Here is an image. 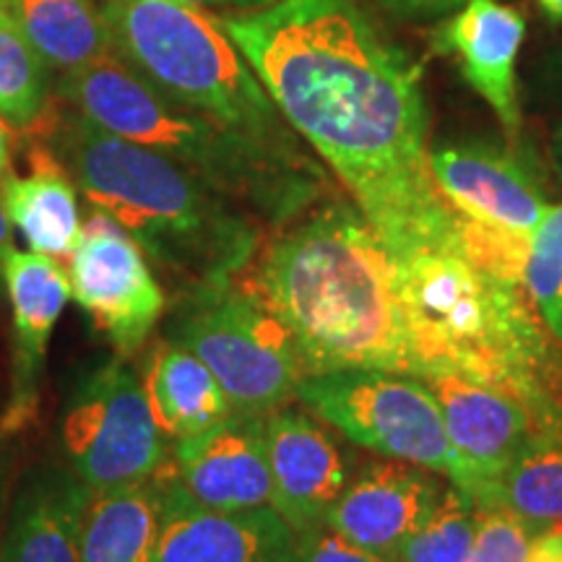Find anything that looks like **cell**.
I'll return each mask as SVG.
<instances>
[{
  "mask_svg": "<svg viewBox=\"0 0 562 562\" xmlns=\"http://www.w3.org/2000/svg\"><path fill=\"white\" fill-rule=\"evenodd\" d=\"M60 94L91 123L172 159L224 199L271 220H286L315 199L318 170L300 151L182 108L115 55L66 70Z\"/></svg>",
  "mask_w": 562,
  "mask_h": 562,
  "instance_id": "5",
  "label": "cell"
},
{
  "mask_svg": "<svg viewBox=\"0 0 562 562\" xmlns=\"http://www.w3.org/2000/svg\"><path fill=\"white\" fill-rule=\"evenodd\" d=\"M3 281L11 305V393L0 432L16 435L40 412L47 349L70 300V284L55 258L16 248L5 258Z\"/></svg>",
  "mask_w": 562,
  "mask_h": 562,
  "instance_id": "13",
  "label": "cell"
},
{
  "mask_svg": "<svg viewBox=\"0 0 562 562\" xmlns=\"http://www.w3.org/2000/svg\"><path fill=\"white\" fill-rule=\"evenodd\" d=\"M438 402L448 438L461 461L459 490L476 508H490L503 474L539 427L560 422L544 417L529 404L490 385L459 375H435L422 381Z\"/></svg>",
  "mask_w": 562,
  "mask_h": 562,
  "instance_id": "11",
  "label": "cell"
},
{
  "mask_svg": "<svg viewBox=\"0 0 562 562\" xmlns=\"http://www.w3.org/2000/svg\"><path fill=\"white\" fill-rule=\"evenodd\" d=\"M13 229L30 250L70 258L81 237V211L76 188L47 151H34V170L26 178H9L0 186Z\"/></svg>",
  "mask_w": 562,
  "mask_h": 562,
  "instance_id": "21",
  "label": "cell"
},
{
  "mask_svg": "<svg viewBox=\"0 0 562 562\" xmlns=\"http://www.w3.org/2000/svg\"><path fill=\"white\" fill-rule=\"evenodd\" d=\"M558 149H560V157H562V133H560V138H558Z\"/></svg>",
  "mask_w": 562,
  "mask_h": 562,
  "instance_id": "36",
  "label": "cell"
},
{
  "mask_svg": "<svg viewBox=\"0 0 562 562\" xmlns=\"http://www.w3.org/2000/svg\"><path fill=\"white\" fill-rule=\"evenodd\" d=\"M68 284L70 300L91 315L123 360L144 349L167 311L149 258L128 232L100 211L83 224L70 252Z\"/></svg>",
  "mask_w": 562,
  "mask_h": 562,
  "instance_id": "10",
  "label": "cell"
},
{
  "mask_svg": "<svg viewBox=\"0 0 562 562\" xmlns=\"http://www.w3.org/2000/svg\"><path fill=\"white\" fill-rule=\"evenodd\" d=\"M63 451L91 492L151 480L170 459V438L123 357L91 372L74 396L63 419Z\"/></svg>",
  "mask_w": 562,
  "mask_h": 562,
  "instance_id": "9",
  "label": "cell"
},
{
  "mask_svg": "<svg viewBox=\"0 0 562 562\" xmlns=\"http://www.w3.org/2000/svg\"><path fill=\"white\" fill-rule=\"evenodd\" d=\"M144 389L154 417L170 440L199 435L235 412L214 372L191 349L170 339L151 349Z\"/></svg>",
  "mask_w": 562,
  "mask_h": 562,
  "instance_id": "20",
  "label": "cell"
},
{
  "mask_svg": "<svg viewBox=\"0 0 562 562\" xmlns=\"http://www.w3.org/2000/svg\"><path fill=\"white\" fill-rule=\"evenodd\" d=\"M442 495L430 469L385 459L351 476L326 526L364 550L396 560L398 547L427 521Z\"/></svg>",
  "mask_w": 562,
  "mask_h": 562,
  "instance_id": "17",
  "label": "cell"
},
{
  "mask_svg": "<svg viewBox=\"0 0 562 562\" xmlns=\"http://www.w3.org/2000/svg\"><path fill=\"white\" fill-rule=\"evenodd\" d=\"M102 11L115 53L161 94L266 144L300 151L290 123L220 19L172 0H108Z\"/></svg>",
  "mask_w": 562,
  "mask_h": 562,
  "instance_id": "6",
  "label": "cell"
},
{
  "mask_svg": "<svg viewBox=\"0 0 562 562\" xmlns=\"http://www.w3.org/2000/svg\"><path fill=\"white\" fill-rule=\"evenodd\" d=\"M430 170L442 199L459 216L516 235H533L550 203L529 170L487 144L430 149Z\"/></svg>",
  "mask_w": 562,
  "mask_h": 562,
  "instance_id": "16",
  "label": "cell"
},
{
  "mask_svg": "<svg viewBox=\"0 0 562 562\" xmlns=\"http://www.w3.org/2000/svg\"><path fill=\"white\" fill-rule=\"evenodd\" d=\"M50 66L0 11V117L11 128H32L47 108Z\"/></svg>",
  "mask_w": 562,
  "mask_h": 562,
  "instance_id": "25",
  "label": "cell"
},
{
  "mask_svg": "<svg viewBox=\"0 0 562 562\" xmlns=\"http://www.w3.org/2000/svg\"><path fill=\"white\" fill-rule=\"evenodd\" d=\"M220 21L396 261L461 250L430 170L419 68L357 0H277Z\"/></svg>",
  "mask_w": 562,
  "mask_h": 562,
  "instance_id": "1",
  "label": "cell"
},
{
  "mask_svg": "<svg viewBox=\"0 0 562 562\" xmlns=\"http://www.w3.org/2000/svg\"><path fill=\"white\" fill-rule=\"evenodd\" d=\"M396 266L427 378H467L544 417H562L552 398L547 326L526 286L480 271L463 250L425 252Z\"/></svg>",
  "mask_w": 562,
  "mask_h": 562,
  "instance_id": "4",
  "label": "cell"
},
{
  "mask_svg": "<svg viewBox=\"0 0 562 562\" xmlns=\"http://www.w3.org/2000/svg\"><path fill=\"white\" fill-rule=\"evenodd\" d=\"M252 286L290 328L307 375H430L412 334L396 258L357 206L328 203L279 235Z\"/></svg>",
  "mask_w": 562,
  "mask_h": 562,
  "instance_id": "2",
  "label": "cell"
},
{
  "mask_svg": "<svg viewBox=\"0 0 562 562\" xmlns=\"http://www.w3.org/2000/svg\"><path fill=\"white\" fill-rule=\"evenodd\" d=\"M469 0H381V5L398 19H435L461 9Z\"/></svg>",
  "mask_w": 562,
  "mask_h": 562,
  "instance_id": "30",
  "label": "cell"
},
{
  "mask_svg": "<svg viewBox=\"0 0 562 562\" xmlns=\"http://www.w3.org/2000/svg\"><path fill=\"white\" fill-rule=\"evenodd\" d=\"M13 250V224L9 220V211H5L3 193H0V294H5V281H3V263Z\"/></svg>",
  "mask_w": 562,
  "mask_h": 562,
  "instance_id": "31",
  "label": "cell"
},
{
  "mask_svg": "<svg viewBox=\"0 0 562 562\" xmlns=\"http://www.w3.org/2000/svg\"><path fill=\"white\" fill-rule=\"evenodd\" d=\"M266 442L271 463V508L305 531L326 524L349 484V461L328 425L292 406L266 414Z\"/></svg>",
  "mask_w": 562,
  "mask_h": 562,
  "instance_id": "15",
  "label": "cell"
},
{
  "mask_svg": "<svg viewBox=\"0 0 562 562\" xmlns=\"http://www.w3.org/2000/svg\"><path fill=\"white\" fill-rule=\"evenodd\" d=\"M161 521V484L151 480L91 492L81 531V562H151Z\"/></svg>",
  "mask_w": 562,
  "mask_h": 562,
  "instance_id": "23",
  "label": "cell"
},
{
  "mask_svg": "<svg viewBox=\"0 0 562 562\" xmlns=\"http://www.w3.org/2000/svg\"><path fill=\"white\" fill-rule=\"evenodd\" d=\"M9 472H11V459H9V451H5L3 440H0V516H3V508H5V492H9Z\"/></svg>",
  "mask_w": 562,
  "mask_h": 562,
  "instance_id": "34",
  "label": "cell"
},
{
  "mask_svg": "<svg viewBox=\"0 0 562 562\" xmlns=\"http://www.w3.org/2000/svg\"><path fill=\"white\" fill-rule=\"evenodd\" d=\"M0 11L53 68L74 70L117 55L108 19L94 0H0Z\"/></svg>",
  "mask_w": 562,
  "mask_h": 562,
  "instance_id": "22",
  "label": "cell"
},
{
  "mask_svg": "<svg viewBox=\"0 0 562 562\" xmlns=\"http://www.w3.org/2000/svg\"><path fill=\"white\" fill-rule=\"evenodd\" d=\"M159 474L206 508H266L273 495L266 417L232 412L220 425L175 440Z\"/></svg>",
  "mask_w": 562,
  "mask_h": 562,
  "instance_id": "12",
  "label": "cell"
},
{
  "mask_svg": "<svg viewBox=\"0 0 562 562\" xmlns=\"http://www.w3.org/2000/svg\"><path fill=\"white\" fill-rule=\"evenodd\" d=\"M537 5L550 21H562V0H537Z\"/></svg>",
  "mask_w": 562,
  "mask_h": 562,
  "instance_id": "35",
  "label": "cell"
},
{
  "mask_svg": "<svg viewBox=\"0 0 562 562\" xmlns=\"http://www.w3.org/2000/svg\"><path fill=\"white\" fill-rule=\"evenodd\" d=\"M490 508L516 513L537 529L562 524V419L531 435L503 474Z\"/></svg>",
  "mask_w": 562,
  "mask_h": 562,
  "instance_id": "24",
  "label": "cell"
},
{
  "mask_svg": "<svg viewBox=\"0 0 562 562\" xmlns=\"http://www.w3.org/2000/svg\"><path fill=\"white\" fill-rule=\"evenodd\" d=\"M172 3H182V5H237L243 11H258L266 9V5L277 3V0H172Z\"/></svg>",
  "mask_w": 562,
  "mask_h": 562,
  "instance_id": "32",
  "label": "cell"
},
{
  "mask_svg": "<svg viewBox=\"0 0 562 562\" xmlns=\"http://www.w3.org/2000/svg\"><path fill=\"white\" fill-rule=\"evenodd\" d=\"M165 339L191 349L214 372L235 412L266 417L297 398L307 375L284 321L256 286L232 279L180 292Z\"/></svg>",
  "mask_w": 562,
  "mask_h": 562,
  "instance_id": "7",
  "label": "cell"
},
{
  "mask_svg": "<svg viewBox=\"0 0 562 562\" xmlns=\"http://www.w3.org/2000/svg\"><path fill=\"white\" fill-rule=\"evenodd\" d=\"M161 521L151 562H290L292 526L271 505L216 510L191 501L157 472Z\"/></svg>",
  "mask_w": 562,
  "mask_h": 562,
  "instance_id": "14",
  "label": "cell"
},
{
  "mask_svg": "<svg viewBox=\"0 0 562 562\" xmlns=\"http://www.w3.org/2000/svg\"><path fill=\"white\" fill-rule=\"evenodd\" d=\"M526 292L542 315L547 331L562 344V203L550 206L531 235Z\"/></svg>",
  "mask_w": 562,
  "mask_h": 562,
  "instance_id": "27",
  "label": "cell"
},
{
  "mask_svg": "<svg viewBox=\"0 0 562 562\" xmlns=\"http://www.w3.org/2000/svg\"><path fill=\"white\" fill-rule=\"evenodd\" d=\"M290 562H396L383 554L364 550L349 542L326 524L294 533V550Z\"/></svg>",
  "mask_w": 562,
  "mask_h": 562,
  "instance_id": "29",
  "label": "cell"
},
{
  "mask_svg": "<svg viewBox=\"0 0 562 562\" xmlns=\"http://www.w3.org/2000/svg\"><path fill=\"white\" fill-rule=\"evenodd\" d=\"M55 149L94 211L128 232L180 292L232 279L252 258V224L172 159L104 131L79 110L55 123Z\"/></svg>",
  "mask_w": 562,
  "mask_h": 562,
  "instance_id": "3",
  "label": "cell"
},
{
  "mask_svg": "<svg viewBox=\"0 0 562 562\" xmlns=\"http://www.w3.org/2000/svg\"><path fill=\"white\" fill-rule=\"evenodd\" d=\"M297 402L357 446L446 474L459 487L461 461L446 419L419 378L385 370H334L302 378Z\"/></svg>",
  "mask_w": 562,
  "mask_h": 562,
  "instance_id": "8",
  "label": "cell"
},
{
  "mask_svg": "<svg viewBox=\"0 0 562 562\" xmlns=\"http://www.w3.org/2000/svg\"><path fill=\"white\" fill-rule=\"evenodd\" d=\"M476 531V505L467 492L442 487L427 521L398 547L396 562H467Z\"/></svg>",
  "mask_w": 562,
  "mask_h": 562,
  "instance_id": "26",
  "label": "cell"
},
{
  "mask_svg": "<svg viewBox=\"0 0 562 562\" xmlns=\"http://www.w3.org/2000/svg\"><path fill=\"white\" fill-rule=\"evenodd\" d=\"M11 178V125L0 117V186Z\"/></svg>",
  "mask_w": 562,
  "mask_h": 562,
  "instance_id": "33",
  "label": "cell"
},
{
  "mask_svg": "<svg viewBox=\"0 0 562 562\" xmlns=\"http://www.w3.org/2000/svg\"><path fill=\"white\" fill-rule=\"evenodd\" d=\"M91 490L70 469H42L13 503L0 562H81Z\"/></svg>",
  "mask_w": 562,
  "mask_h": 562,
  "instance_id": "19",
  "label": "cell"
},
{
  "mask_svg": "<svg viewBox=\"0 0 562 562\" xmlns=\"http://www.w3.org/2000/svg\"><path fill=\"white\" fill-rule=\"evenodd\" d=\"M524 34L521 13L497 0H469L432 34L440 53L459 58L463 79L490 104L508 136L521 131L516 60Z\"/></svg>",
  "mask_w": 562,
  "mask_h": 562,
  "instance_id": "18",
  "label": "cell"
},
{
  "mask_svg": "<svg viewBox=\"0 0 562 562\" xmlns=\"http://www.w3.org/2000/svg\"><path fill=\"white\" fill-rule=\"evenodd\" d=\"M539 531L505 508H476V531L467 562H529Z\"/></svg>",
  "mask_w": 562,
  "mask_h": 562,
  "instance_id": "28",
  "label": "cell"
}]
</instances>
